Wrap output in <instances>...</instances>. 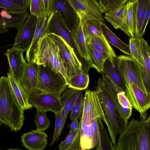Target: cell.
Instances as JSON below:
<instances>
[{
  "label": "cell",
  "mask_w": 150,
  "mask_h": 150,
  "mask_svg": "<svg viewBox=\"0 0 150 150\" xmlns=\"http://www.w3.org/2000/svg\"><path fill=\"white\" fill-rule=\"evenodd\" d=\"M80 148L89 150L97 146L100 140V130L105 118L98 96L95 91L87 90L84 106L79 119Z\"/></svg>",
  "instance_id": "cell-1"
},
{
  "label": "cell",
  "mask_w": 150,
  "mask_h": 150,
  "mask_svg": "<svg viewBox=\"0 0 150 150\" xmlns=\"http://www.w3.org/2000/svg\"><path fill=\"white\" fill-rule=\"evenodd\" d=\"M24 110L12 88L8 77H0V123L13 131L20 130L23 125Z\"/></svg>",
  "instance_id": "cell-2"
},
{
  "label": "cell",
  "mask_w": 150,
  "mask_h": 150,
  "mask_svg": "<svg viewBox=\"0 0 150 150\" xmlns=\"http://www.w3.org/2000/svg\"><path fill=\"white\" fill-rule=\"evenodd\" d=\"M150 116L144 120L132 118L119 134L116 150H150Z\"/></svg>",
  "instance_id": "cell-3"
},
{
  "label": "cell",
  "mask_w": 150,
  "mask_h": 150,
  "mask_svg": "<svg viewBox=\"0 0 150 150\" xmlns=\"http://www.w3.org/2000/svg\"><path fill=\"white\" fill-rule=\"evenodd\" d=\"M95 91L104 114L110 140L116 150V137L126 127L128 120L121 115L109 96L102 78H99Z\"/></svg>",
  "instance_id": "cell-4"
},
{
  "label": "cell",
  "mask_w": 150,
  "mask_h": 150,
  "mask_svg": "<svg viewBox=\"0 0 150 150\" xmlns=\"http://www.w3.org/2000/svg\"><path fill=\"white\" fill-rule=\"evenodd\" d=\"M117 58L118 69L125 86V95L133 108L139 112V107L132 91V84H136L148 93L143 81L142 66L128 55H120L117 57Z\"/></svg>",
  "instance_id": "cell-5"
},
{
  "label": "cell",
  "mask_w": 150,
  "mask_h": 150,
  "mask_svg": "<svg viewBox=\"0 0 150 150\" xmlns=\"http://www.w3.org/2000/svg\"><path fill=\"white\" fill-rule=\"evenodd\" d=\"M33 62L38 65L48 67L60 73L66 80L68 85L67 72L60 54L59 46L46 34L42 36L38 41Z\"/></svg>",
  "instance_id": "cell-6"
},
{
  "label": "cell",
  "mask_w": 150,
  "mask_h": 150,
  "mask_svg": "<svg viewBox=\"0 0 150 150\" xmlns=\"http://www.w3.org/2000/svg\"><path fill=\"white\" fill-rule=\"evenodd\" d=\"M67 86L66 80L60 73L48 67L38 65L37 89L60 97Z\"/></svg>",
  "instance_id": "cell-7"
},
{
  "label": "cell",
  "mask_w": 150,
  "mask_h": 150,
  "mask_svg": "<svg viewBox=\"0 0 150 150\" xmlns=\"http://www.w3.org/2000/svg\"><path fill=\"white\" fill-rule=\"evenodd\" d=\"M47 35L59 46L60 54L66 69L68 82L70 78L77 72L80 71L83 72L82 63L76 55L75 50L61 37L54 34Z\"/></svg>",
  "instance_id": "cell-8"
},
{
  "label": "cell",
  "mask_w": 150,
  "mask_h": 150,
  "mask_svg": "<svg viewBox=\"0 0 150 150\" xmlns=\"http://www.w3.org/2000/svg\"><path fill=\"white\" fill-rule=\"evenodd\" d=\"M79 19L82 25L86 21L98 19L104 21L101 7L97 0H67Z\"/></svg>",
  "instance_id": "cell-9"
},
{
  "label": "cell",
  "mask_w": 150,
  "mask_h": 150,
  "mask_svg": "<svg viewBox=\"0 0 150 150\" xmlns=\"http://www.w3.org/2000/svg\"><path fill=\"white\" fill-rule=\"evenodd\" d=\"M102 79L114 104L122 115L128 120L132 115L133 108L125 93L108 76H105Z\"/></svg>",
  "instance_id": "cell-10"
},
{
  "label": "cell",
  "mask_w": 150,
  "mask_h": 150,
  "mask_svg": "<svg viewBox=\"0 0 150 150\" xmlns=\"http://www.w3.org/2000/svg\"><path fill=\"white\" fill-rule=\"evenodd\" d=\"M28 102L36 109L46 112L52 111L55 114L60 112L62 108L59 97L37 89L29 94Z\"/></svg>",
  "instance_id": "cell-11"
},
{
  "label": "cell",
  "mask_w": 150,
  "mask_h": 150,
  "mask_svg": "<svg viewBox=\"0 0 150 150\" xmlns=\"http://www.w3.org/2000/svg\"><path fill=\"white\" fill-rule=\"evenodd\" d=\"M37 19L30 14L18 30L12 47L27 51L31 44L35 32Z\"/></svg>",
  "instance_id": "cell-12"
},
{
  "label": "cell",
  "mask_w": 150,
  "mask_h": 150,
  "mask_svg": "<svg viewBox=\"0 0 150 150\" xmlns=\"http://www.w3.org/2000/svg\"><path fill=\"white\" fill-rule=\"evenodd\" d=\"M53 12L63 22L70 34L77 29L79 18L67 0H53Z\"/></svg>",
  "instance_id": "cell-13"
},
{
  "label": "cell",
  "mask_w": 150,
  "mask_h": 150,
  "mask_svg": "<svg viewBox=\"0 0 150 150\" xmlns=\"http://www.w3.org/2000/svg\"><path fill=\"white\" fill-rule=\"evenodd\" d=\"M74 48L79 56L83 67V72L88 74L90 69L92 68L91 60L87 50L85 37L80 22L77 29L70 34Z\"/></svg>",
  "instance_id": "cell-14"
},
{
  "label": "cell",
  "mask_w": 150,
  "mask_h": 150,
  "mask_svg": "<svg viewBox=\"0 0 150 150\" xmlns=\"http://www.w3.org/2000/svg\"><path fill=\"white\" fill-rule=\"evenodd\" d=\"M24 51L11 47L7 49L5 53L6 56L9 69V72L15 79L20 82L27 67L28 64L24 59Z\"/></svg>",
  "instance_id": "cell-15"
},
{
  "label": "cell",
  "mask_w": 150,
  "mask_h": 150,
  "mask_svg": "<svg viewBox=\"0 0 150 150\" xmlns=\"http://www.w3.org/2000/svg\"><path fill=\"white\" fill-rule=\"evenodd\" d=\"M45 30L46 34H54L62 38L75 50L69 30L61 19L54 12L47 18Z\"/></svg>",
  "instance_id": "cell-16"
},
{
  "label": "cell",
  "mask_w": 150,
  "mask_h": 150,
  "mask_svg": "<svg viewBox=\"0 0 150 150\" xmlns=\"http://www.w3.org/2000/svg\"><path fill=\"white\" fill-rule=\"evenodd\" d=\"M48 136L44 132L33 130L21 137L23 146L29 150H43L48 142Z\"/></svg>",
  "instance_id": "cell-17"
},
{
  "label": "cell",
  "mask_w": 150,
  "mask_h": 150,
  "mask_svg": "<svg viewBox=\"0 0 150 150\" xmlns=\"http://www.w3.org/2000/svg\"><path fill=\"white\" fill-rule=\"evenodd\" d=\"M127 6L126 4L117 9L105 13L104 18L114 28L121 30L131 38L127 23Z\"/></svg>",
  "instance_id": "cell-18"
},
{
  "label": "cell",
  "mask_w": 150,
  "mask_h": 150,
  "mask_svg": "<svg viewBox=\"0 0 150 150\" xmlns=\"http://www.w3.org/2000/svg\"><path fill=\"white\" fill-rule=\"evenodd\" d=\"M47 16L45 14L37 18L36 27L31 45L26 52L25 59L28 64L33 62L34 54L40 38L46 34L45 29Z\"/></svg>",
  "instance_id": "cell-19"
},
{
  "label": "cell",
  "mask_w": 150,
  "mask_h": 150,
  "mask_svg": "<svg viewBox=\"0 0 150 150\" xmlns=\"http://www.w3.org/2000/svg\"><path fill=\"white\" fill-rule=\"evenodd\" d=\"M38 65L34 62L28 64L20 83L29 94L37 89Z\"/></svg>",
  "instance_id": "cell-20"
},
{
  "label": "cell",
  "mask_w": 150,
  "mask_h": 150,
  "mask_svg": "<svg viewBox=\"0 0 150 150\" xmlns=\"http://www.w3.org/2000/svg\"><path fill=\"white\" fill-rule=\"evenodd\" d=\"M86 42L91 44L105 60L108 59L111 64L114 63L117 56L103 35L93 36Z\"/></svg>",
  "instance_id": "cell-21"
},
{
  "label": "cell",
  "mask_w": 150,
  "mask_h": 150,
  "mask_svg": "<svg viewBox=\"0 0 150 150\" xmlns=\"http://www.w3.org/2000/svg\"><path fill=\"white\" fill-rule=\"evenodd\" d=\"M0 14L3 18L8 30L15 28L18 30L29 16L28 11L11 12L1 9Z\"/></svg>",
  "instance_id": "cell-22"
},
{
  "label": "cell",
  "mask_w": 150,
  "mask_h": 150,
  "mask_svg": "<svg viewBox=\"0 0 150 150\" xmlns=\"http://www.w3.org/2000/svg\"><path fill=\"white\" fill-rule=\"evenodd\" d=\"M79 91L71 88H67L59 97L62 106L60 112L64 124L68 113L71 110L77 98Z\"/></svg>",
  "instance_id": "cell-23"
},
{
  "label": "cell",
  "mask_w": 150,
  "mask_h": 150,
  "mask_svg": "<svg viewBox=\"0 0 150 150\" xmlns=\"http://www.w3.org/2000/svg\"><path fill=\"white\" fill-rule=\"evenodd\" d=\"M10 85L22 108L24 111L33 107L28 103V94L23 88L20 82L16 80L10 72L7 73Z\"/></svg>",
  "instance_id": "cell-24"
},
{
  "label": "cell",
  "mask_w": 150,
  "mask_h": 150,
  "mask_svg": "<svg viewBox=\"0 0 150 150\" xmlns=\"http://www.w3.org/2000/svg\"><path fill=\"white\" fill-rule=\"evenodd\" d=\"M118 60L115 59L114 64H111L108 59L104 63L101 73L109 78L117 86L125 92V87L118 69Z\"/></svg>",
  "instance_id": "cell-25"
},
{
  "label": "cell",
  "mask_w": 150,
  "mask_h": 150,
  "mask_svg": "<svg viewBox=\"0 0 150 150\" xmlns=\"http://www.w3.org/2000/svg\"><path fill=\"white\" fill-rule=\"evenodd\" d=\"M101 30L103 35L109 44L115 46L128 56H131L129 44L121 40L110 30L105 22L101 24Z\"/></svg>",
  "instance_id": "cell-26"
},
{
  "label": "cell",
  "mask_w": 150,
  "mask_h": 150,
  "mask_svg": "<svg viewBox=\"0 0 150 150\" xmlns=\"http://www.w3.org/2000/svg\"><path fill=\"white\" fill-rule=\"evenodd\" d=\"M138 0H129L127 3V23L128 31L131 37L137 35L136 14Z\"/></svg>",
  "instance_id": "cell-27"
},
{
  "label": "cell",
  "mask_w": 150,
  "mask_h": 150,
  "mask_svg": "<svg viewBox=\"0 0 150 150\" xmlns=\"http://www.w3.org/2000/svg\"><path fill=\"white\" fill-rule=\"evenodd\" d=\"M104 21L98 19H91L86 21L82 25V28L86 40L95 36L103 35L101 30L102 23Z\"/></svg>",
  "instance_id": "cell-28"
},
{
  "label": "cell",
  "mask_w": 150,
  "mask_h": 150,
  "mask_svg": "<svg viewBox=\"0 0 150 150\" xmlns=\"http://www.w3.org/2000/svg\"><path fill=\"white\" fill-rule=\"evenodd\" d=\"M89 82L88 74L80 71L77 72L70 78L67 88L82 91L87 89Z\"/></svg>",
  "instance_id": "cell-29"
},
{
  "label": "cell",
  "mask_w": 150,
  "mask_h": 150,
  "mask_svg": "<svg viewBox=\"0 0 150 150\" xmlns=\"http://www.w3.org/2000/svg\"><path fill=\"white\" fill-rule=\"evenodd\" d=\"M86 43L87 50L91 60L92 67L98 72L101 73L105 60L91 44L90 42H86Z\"/></svg>",
  "instance_id": "cell-30"
},
{
  "label": "cell",
  "mask_w": 150,
  "mask_h": 150,
  "mask_svg": "<svg viewBox=\"0 0 150 150\" xmlns=\"http://www.w3.org/2000/svg\"><path fill=\"white\" fill-rule=\"evenodd\" d=\"M129 45L131 54V57L142 66L144 67V62L141 49L140 37L130 38Z\"/></svg>",
  "instance_id": "cell-31"
},
{
  "label": "cell",
  "mask_w": 150,
  "mask_h": 150,
  "mask_svg": "<svg viewBox=\"0 0 150 150\" xmlns=\"http://www.w3.org/2000/svg\"><path fill=\"white\" fill-rule=\"evenodd\" d=\"M100 140L98 144L89 150H116L103 124L100 126Z\"/></svg>",
  "instance_id": "cell-32"
},
{
  "label": "cell",
  "mask_w": 150,
  "mask_h": 150,
  "mask_svg": "<svg viewBox=\"0 0 150 150\" xmlns=\"http://www.w3.org/2000/svg\"><path fill=\"white\" fill-rule=\"evenodd\" d=\"M128 0H100L98 1L103 13L114 11L126 4Z\"/></svg>",
  "instance_id": "cell-33"
},
{
  "label": "cell",
  "mask_w": 150,
  "mask_h": 150,
  "mask_svg": "<svg viewBox=\"0 0 150 150\" xmlns=\"http://www.w3.org/2000/svg\"><path fill=\"white\" fill-rule=\"evenodd\" d=\"M36 110L34 119L36 130L44 132L50 127V121L47 117L46 112L38 109Z\"/></svg>",
  "instance_id": "cell-34"
},
{
  "label": "cell",
  "mask_w": 150,
  "mask_h": 150,
  "mask_svg": "<svg viewBox=\"0 0 150 150\" xmlns=\"http://www.w3.org/2000/svg\"><path fill=\"white\" fill-rule=\"evenodd\" d=\"M84 96L81 91H79L77 98L74 105L70 115L69 118L71 120L81 117L83 110Z\"/></svg>",
  "instance_id": "cell-35"
},
{
  "label": "cell",
  "mask_w": 150,
  "mask_h": 150,
  "mask_svg": "<svg viewBox=\"0 0 150 150\" xmlns=\"http://www.w3.org/2000/svg\"><path fill=\"white\" fill-rule=\"evenodd\" d=\"M147 0H138L136 14L137 35L141 37V28L145 11Z\"/></svg>",
  "instance_id": "cell-36"
},
{
  "label": "cell",
  "mask_w": 150,
  "mask_h": 150,
  "mask_svg": "<svg viewBox=\"0 0 150 150\" xmlns=\"http://www.w3.org/2000/svg\"><path fill=\"white\" fill-rule=\"evenodd\" d=\"M140 39L141 49L144 62L143 69L144 72L150 73V47L142 37H140Z\"/></svg>",
  "instance_id": "cell-37"
},
{
  "label": "cell",
  "mask_w": 150,
  "mask_h": 150,
  "mask_svg": "<svg viewBox=\"0 0 150 150\" xmlns=\"http://www.w3.org/2000/svg\"><path fill=\"white\" fill-rule=\"evenodd\" d=\"M55 127L54 134L50 145L53 144L59 139L64 124L63 123V118L60 113L55 114Z\"/></svg>",
  "instance_id": "cell-38"
},
{
  "label": "cell",
  "mask_w": 150,
  "mask_h": 150,
  "mask_svg": "<svg viewBox=\"0 0 150 150\" xmlns=\"http://www.w3.org/2000/svg\"><path fill=\"white\" fill-rule=\"evenodd\" d=\"M0 8H3L8 11L20 12L27 11L14 3L12 0H0Z\"/></svg>",
  "instance_id": "cell-39"
},
{
  "label": "cell",
  "mask_w": 150,
  "mask_h": 150,
  "mask_svg": "<svg viewBox=\"0 0 150 150\" xmlns=\"http://www.w3.org/2000/svg\"><path fill=\"white\" fill-rule=\"evenodd\" d=\"M30 14L37 18L44 14L42 6V0H30Z\"/></svg>",
  "instance_id": "cell-40"
},
{
  "label": "cell",
  "mask_w": 150,
  "mask_h": 150,
  "mask_svg": "<svg viewBox=\"0 0 150 150\" xmlns=\"http://www.w3.org/2000/svg\"><path fill=\"white\" fill-rule=\"evenodd\" d=\"M77 132L70 129L68 135L59 145V150H66L70 146L75 137Z\"/></svg>",
  "instance_id": "cell-41"
},
{
  "label": "cell",
  "mask_w": 150,
  "mask_h": 150,
  "mask_svg": "<svg viewBox=\"0 0 150 150\" xmlns=\"http://www.w3.org/2000/svg\"><path fill=\"white\" fill-rule=\"evenodd\" d=\"M150 16V0H147L144 16L141 28V37L144 35Z\"/></svg>",
  "instance_id": "cell-42"
},
{
  "label": "cell",
  "mask_w": 150,
  "mask_h": 150,
  "mask_svg": "<svg viewBox=\"0 0 150 150\" xmlns=\"http://www.w3.org/2000/svg\"><path fill=\"white\" fill-rule=\"evenodd\" d=\"M42 6L43 13L48 18L53 12V0H42Z\"/></svg>",
  "instance_id": "cell-43"
},
{
  "label": "cell",
  "mask_w": 150,
  "mask_h": 150,
  "mask_svg": "<svg viewBox=\"0 0 150 150\" xmlns=\"http://www.w3.org/2000/svg\"><path fill=\"white\" fill-rule=\"evenodd\" d=\"M12 1L25 10H27L30 6V0H12Z\"/></svg>",
  "instance_id": "cell-44"
},
{
  "label": "cell",
  "mask_w": 150,
  "mask_h": 150,
  "mask_svg": "<svg viewBox=\"0 0 150 150\" xmlns=\"http://www.w3.org/2000/svg\"><path fill=\"white\" fill-rule=\"evenodd\" d=\"M79 120L78 118H75L72 120L71 123L69 126L70 129L77 131L79 125Z\"/></svg>",
  "instance_id": "cell-45"
},
{
  "label": "cell",
  "mask_w": 150,
  "mask_h": 150,
  "mask_svg": "<svg viewBox=\"0 0 150 150\" xmlns=\"http://www.w3.org/2000/svg\"><path fill=\"white\" fill-rule=\"evenodd\" d=\"M8 31L6 28L4 20L1 17L0 12V34L6 33Z\"/></svg>",
  "instance_id": "cell-46"
},
{
  "label": "cell",
  "mask_w": 150,
  "mask_h": 150,
  "mask_svg": "<svg viewBox=\"0 0 150 150\" xmlns=\"http://www.w3.org/2000/svg\"><path fill=\"white\" fill-rule=\"evenodd\" d=\"M7 150H22L18 149H8Z\"/></svg>",
  "instance_id": "cell-47"
},
{
  "label": "cell",
  "mask_w": 150,
  "mask_h": 150,
  "mask_svg": "<svg viewBox=\"0 0 150 150\" xmlns=\"http://www.w3.org/2000/svg\"><path fill=\"white\" fill-rule=\"evenodd\" d=\"M78 150H81L80 149V148Z\"/></svg>",
  "instance_id": "cell-48"
}]
</instances>
